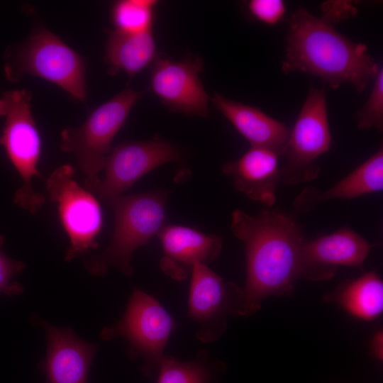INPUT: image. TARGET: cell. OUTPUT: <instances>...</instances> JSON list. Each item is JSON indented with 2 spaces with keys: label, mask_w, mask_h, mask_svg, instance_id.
Masks as SVG:
<instances>
[{
  "label": "cell",
  "mask_w": 383,
  "mask_h": 383,
  "mask_svg": "<svg viewBox=\"0 0 383 383\" xmlns=\"http://www.w3.org/2000/svg\"><path fill=\"white\" fill-rule=\"evenodd\" d=\"M372 246L348 227L304 241L300 254V276L324 280L333 277L339 266L361 268Z\"/></svg>",
  "instance_id": "4fadbf2b"
},
{
  "label": "cell",
  "mask_w": 383,
  "mask_h": 383,
  "mask_svg": "<svg viewBox=\"0 0 383 383\" xmlns=\"http://www.w3.org/2000/svg\"><path fill=\"white\" fill-rule=\"evenodd\" d=\"M383 189V149L326 190L305 187L293 203L294 214L311 211L318 204L333 199H352Z\"/></svg>",
  "instance_id": "e0dca14e"
},
{
  "label": "cell",
  "mask_w": 383,
  "mask_h": 383,
  "mask_svg": "<svg viewBox=\"0 0 383 383\" xmlns=\"http://www.w3.org/2000/svg\"><path fill=\"white\" fill-rule=\"evenodd\" d=\"M373 351L379 359L382 358V333H377L373 340Z\"/></svg>",
  "instance_id": "484cf974"
},
{
  "label": "cell",
  "mask_w": 383,
  "mask_h": 383,
  "mask_svg": "<svg viewBox=\"0 0 383 383\" xmlns=\"http://www.w3.org/2000/svg\"><path fill=\"white\" fill-rule=\"evenodd\" d=\"M211 101L251 147L267 148L281 155L290 133L284 123L256 106L234 101L218 94H214Z\"/></svg>",
  "instance_id": "ac0fdd59"
},
{
  "label": "cell",
  "mask_w": 383,
  "mask_h": 383,
  "mask_svg": "<svg viewBox=\"0 0 383 383\" xmlns=\"http://www.w3.org/2000/svg\"><path fill=\"white\" fill-rule=\"evenodd\" d=\"M155 55L152 30L127 33L114 29L109 32L105 60L110 74L123 71L132 77L150 65Z\"/></svg>",
  "instance_id": "d6986e66"
},
{
  "label": "cell",
  "mask_w": 383,
  "mask_h": 383,
  "mask_svg": "<svg viewBox=\"0 0 383 383\" xmlns=\"http://www.w3.org/2000/svg\"><path fill=\"white\" fill-rule=\"evenodd\" d=\"M7 56L4 74L9 81L16 82L25 74H33L57 84L76 99H86L84 60L49 30L35 31Z\"/></svg>",
  "instance_id": "5b68a950"
},
{
  "label": "cell",
  "mask_w": 383,
  "mask_h": 383,
  "mask_svg": "<svg viewBox=\"0 0 383 383\" xmlns=\"http://www.w3.org/2000/svg\"><path fill=\"white\" fill-rule=\"evenodd\" d=\"M356 121L359 129L367 131L383 128V70H379L375 78L369 98L357 112Z\"/></svg>",
  "instance_id": "603a6c76"
},
{
  "label": "cell",
  "mask_w": 383,
  "mask_h": 383,
  "mask_svg": "<svg viewBox=\"0 0 383 383\" xmlns=\"http://www.w3.org/2000/svg\"><path fill=\"white\" fill-rule=\"evenodd\" d=\"M4 242V238L0 234V294L18 295L23 288L13 279L22 272L26 264L8 256L3 250Z\"/></svg>",
  "instance_id": "cb8c5ba5"
},
{
  "label": "cell",
  "mask_w": 383,
  "mask_h": 383,
  "mask_svg": "<svg viewBox=\"0 0 383 383\" xmlns=\"http://www.w3.org/2000/svg\"><path fill=\"white\" fill-rule=\"evenodd\" d=\"M155 0H121L113 4L111 11L115 30L127 33L152 30Z\"/></svg>",
  "instance_id": "7402d4cb"
},
{
  "label": "cell",
  "mask_w": 383,
  "mask_h": 383,
  "mask_svg": "<svg viewBox=\"0 0 383 383\" xmlns=\"http://www.w3.org/2000/svg\"><path fill=\"white\" fill-rule=\"evenodd\" d=\"M167 197L165 192L150 191L104 200L114 216L113 237L104 252L86 265L89 271L101 274L114 267L131 276L133 252L147 245L165 226Z\"/></svg>",
  "instance_id": "3957f363"
},
{
  "label": "cell",
  "mask_w": 383,
  "mask_h": 383,
  "mask_svg": "<svg viewBox=\"0 0 383 383\" xmlns=\"http://www.w3.org/2000/svg\"><path fill=\"white\" fill-rule=\"evenodd\" d=\"M210 362L205 350H201L195 360L187 362L165 355L159 365L157 383H211Z\"/></svg>",
  "instance_id": "44dd1931"
},
{
  "label": "cell",
  "mask_w": 383,
  "mask_h": 383,
  "mask_svg": "<svg viewBox=\"0 0 383 383\" xmlns=\"http://www.w3.org/2000/svg\"><path fill=\"white\" fill-rule=\"evenodd\" d=\"M331 140L326 91L311 87L280 155L285 159L280 182L294 185L316 179V160L330 150Z\"/></svg>",
  "instance_id": "52a82bcc"
},
{
  "label": "cell",
  "mask_w": 383,
  "mask_h": 383,
  "mask_svg": "<svg viewBox=\"0 0 383 383\" xmlns=\"http://www.w3.org/2000/svg\"><path fill=\"white\" fill-rule=\"evenodd\" d=\"M231 229L244 245L246 281L238 316H250L273 295L289 294L300 276V254L304 242L294 214L264 209L256 215L235 209Z\"/></svg>",
  "instance_id": "6da1fadb"
},
{
  "label": "cell",
  "mask_w": 383,
  "mask_h": 383,
  "mask_svg": "<svg viewBox=\"0 0 383 383\" xmlns=\"http://www.w3.org/2000/svg\"><path fill=\"white\" fill-rule=\"evenodd\" d=\"M337 301L351 315L363 320L377 318L383 309V282L374 272L347 284Z\"/></svg>",
  "instance_id": "ffe728a7"
},
{
  "label": "cell",
  "mask_w": 383,
  "mask_h": 383,
  "mask_svg": "<svg viewBox=\"0 0 383 383\" xmlns=\"http://www.w3.org/2000/svg\"><path fill=\"white\" fill-rule=\"evenodd\" d=\"M180 157L176 147L159 138L123 142L106 156L104 178L84 188L104 200L118 196L151 170Z\"/></svg>",
  "instance_id": "30bf717a"
},
{
  "label": "cell",
  "mask_w": 383,
  "mask_h": 383,
  "mask_svg": "<svg viewBox=\"0 0 383 383\" xmlns=\"http://www.w3.org/2000/svg\"><path fill=\"white\" fill-rule=\"evenodd\" d=\"M47 339L43 370L47 383H87L97 347L82 340L69 328L40 321Z\"/></svg>",
  "instance_id": "9a60e30c"
},
{
  "label": "cell",
  "mask_w": 383,
  "mask_h": 383,
  "mask_svg": "<svg viewBox=\"0 0 383 383\" xmlns=\"http://www.w3.org/2000/svg\"><path fill=\"white\" fill-rule=\"evenodd\" d=\"M285 74L300 71L321 78L331 88L350 83L358 91L365 89L381 69L365 44L351 41L323 17L299 7L288 21Z\"/></svg>",
  "instance_id": "7a4b0ae2"
},
{
  "label": "cell",
  "mask_w": 383,
  "mask_h": 383,
  "mask_svg": "<svg viewBox=\"0 0 383 383\" xmlns=\"http://www.w3.org/2000/svg\"><path fill=\"white\" fill-rule=\"evenodd\" d=\"M163 250L160 267L177 281H182L197 264L216 260L222 250V240L182 225H165L158 234Z\"/></svg>",
  "instance_id": "5bb4252c"
},
{
  "label": "cell",
  "mask_w": 383,
  "mask_h": 383,
  "mask_svg": "<svg viewBox=\"0 0 383 383\" xmlns=\"http://www.w3.org/2000/svg\"><path fill=\"white\" fill-rule=\"evenodd\" d=\"M140 96L141 93L126 88L96 109L81 126L61 132L60 149L76 157L87 176L84 184L99 179L98 174L113 148V138Z\"/></svg>",
  "instance_id": "8992f818"
},
{
  "label": "cell",
  "mask_w": 383,
  "mask_h": 383,
  "mask_svg": "<svg viewBox=\"0 0 383 383\" xmlns=\"http://www.w3.org/2000/svg\"><path fill=\"white\" fill-rule=\"evenodd\" d=\"M279 157L271 150L251 147L238 160L224 163L221 170L238 191L270 207L280 182Z\"/></svg>",
  "instance_id": "2e32d148"
},
{
  "label": "cell",
  "mask_w": 383,
  "mask_h": 383,
  "mask_svg": "<svg viewBox=\"0 0 383 383\" xmlns=\"http://www.w3.org/2000/svg\"><path fill=\"white\" fill-rule=\"evenodd\" d=\"M191 274L188 316L199 326L197 338L211 343L223 334L228 316L238 315L243 289L225 282L205 264L196 265Z\"/></svg>",
  "instance_id": "8fae6325"
},
{
  "label": "cell",
  "mask_w": 383,
  "mask_h": 383,
  "mask_svg": "<svg viewBox=\"0 0 383 383\" xmlns=\"http://www.w3.org/2000/svg\"><path fill=\"white\" fill-rule=\"evenodd\" d=\"M203 61L155 60L150 88L172 111L206 117L209 115V96L199 79Z\"/></svg>",
  "instance_id": "7c38bea8"
},
{
  "label": "cell",
  "mask_w": 383,
  "mask_h": 383,
  "mask_svg": "<svg viewBox=\"0 0 383 383\" xmlns=\"http://www.w3.org/2000/svg\"><path fill=\"white\" fill-rule=\"evenodd\" d=\"M74 173L72 165L65 164L54 170L45 180L49 198L57 204L60 223L70 240L67 262L99 246L96 238L103 223L98 200L77 183Z\"/></svg>",
  "instance_id": "ba28073f"
},
{
  "label": "cell",
  "mask_w": 383,
  "mask_h": 383,
  "mask_svg": "<svg viewBox=\"0 0 383 383\" xmlns=\"http://www.w3.org/2000/svg\"><path fill=\"white\" fill-rule=\"evenodd\" d=\"M30 91L22 89L4 92L0 97V116L5 118L0 136L22 185L15 192L13 203L35 214L45 202V196L33 188L34 177L43 178L38 170L41 140L31 113Z\"/></svg>",
  "instance_id": "277c9868"
},
{
  "label": "cell",
  "mask_w": 383,
  "mask_h": 383,
  "mask_svg": "<svg viewBox=\"0 0 383 383\" xmlns=\"http://www.w3.org/2000/svg\"><path fill=\"white\" fill-rule=\"evenodd\" d=\"M250 15L267 25H275L286 12L285 4L282 0H251L248 3Z\"/></svg>",
  "instance_id": "d4e9b609"
},
{
  "label": "cell",
  "mask_w": 383,
  "mask_h": 383,
  "mask_svg": "<svg viewBox=\"0 0 383 383\" xmlns=\"http://www.w3.org/2000/svg\"><path fill=\"white\" fill-rule=\"evenodd\" d=\"M175 329V322L167 311L152 296L135 289L121 319L101 333L103 340L123 337L129 343L131 357H140L148 374L159 368L164 350Z\"/></svg>",
  "instance_id": "9c48e42d"
}]
</instances>
